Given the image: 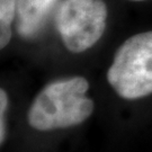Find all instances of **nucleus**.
Returning a JSON list of instances; mask_svg holds the SVG:
<instances>
[{
    "label": "nucleus",
    "mask_w": 152,
    "mask_h": 152,
    "mask_svg": "<svg viewBox=\"0 0 152 152\" xmlns=\"http://www.w3.org/2000/svg\"><path fill=\"white\" fill-rule=\"evenodd\" d=\"M88 89L89 83L83 77L50 82L29 107V125L37 131H54L83 123L94 112V102L86 96Z\"/></svg>",
    "instance_id": "obj_1"
},
{
    "label": "nucleus",
    "mask_w": 152,
    "mask_h": 152,
    "mask_svg": "<svg viewBox=\"0 0 152 152\" xmlns=\"http://www.w3.org/2000/svg\"><path fill=\"white\" fill-rule=\"evenodd\" d=\"M120 97L134 100L152 94V31L133 35L121 45L107 71Z\"/></svg>",
    "instance_id": "obj_2"
},
{
    "label": "nucleus",
    "mask_w": 152,
    "mask_h": 152,
    "mask_svg": "<svg viewBox=\"0 0 152 152\" xmlns=\"http://www.w3.org/2000/svg\"><path fill=\"white\" fill-rule=\"evenodd\" d=\"M107 7L103 0H64L55 16V26L64 46L72 53L90 49L106 28Z\"/></svg>",
    "instance_id": "obj_3"
},
{
    "label": "nucleus",
    "mask_w": 152,
    "mask_h": 152,
    "mask_svg": "<svg viewBox=\"0 0 152 152\" xmlns=\"http://www.w3.org/2000/svg\"><path fill=\"white\" fill-rule=\"evenodd\" d=\"M58 0H17V32L24 38L37 35Z\"/></svg>",
    "instance_id": "obj_4"
},
{
    "label": "nucleus",
    "mask_w": 152,
    "mask_h": 152,
    "mask_svg": "<svg viewBox=\"0 0 152 152\" xmlns=\"http://www.w3.org/2000/svg\"><path fill=\"white\" fill-rule=\"evenodd\" d=\"M17 0H0V48L8 45L11 38V23L15 18Z\"/></svg>",
    "instance_id": "obj_5"
},
{
    "label": "nucleus",
    "mask_w": 152,
    "mask_h": 152,
    "mask_svg": "<svg viewBox=\"0 0 152 152\" xmlns=\"http://www.w3.org/2000/svg\"><path fill=\"white\" fill-rule=\"evenodd\" d=\"M8 106V96L5 89L0 90V142L1 144L4 143L6 139V125H5V112Z\"/></svg>",
    "instance_id": "obj_6"
},
{
    "label": "nucleus",
    "mask_w": 152,
    "mask_h": 152,
    "mask_svg": "<svg viewBox=\"0 0 152 152\" xmlns=\"http://www.w3.org/2000/svg\"><path fill=\"white\" fill-rule=\"evenodd\" d=\"M134 1H142V0H134Z\"/></svg>",
    "instance_id": "obj_7"
}]
</instances>
